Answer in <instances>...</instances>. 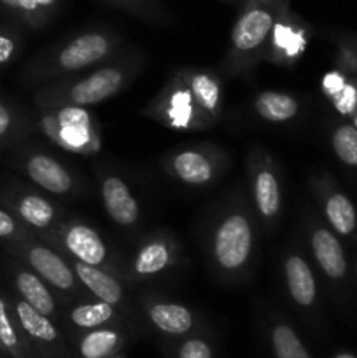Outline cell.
<instances>
[{"label": "cell", "mask_w": 357, "mask_h": 358, "mask_svg": "<svg viewBox=\"0 0 357 358\" xmlns=\"http://www.w3.org/2000/svg\"><path fill=\"white\" fill-rule=\"evenodd\" d=\"M209 261L223 280L247 275L255 252V213L241 199H233L219 210L206 240Z\"/></svg>", "instance_id": "6da1fadb"}, {"label": "cell", "mask_w": 357, "mask_h": 358, "mask_svg": "<svg viewBox=\"0 0 357 358\" xmlns=\"http://www.w3.org/2000/svg\"><path fill=\"white\" fill-rule=\"evenodd\" d=\"M119 45L121 38L108 28L79 31L31 63L27 79L31 83H55L69 79L84 70L94 69L114 59Z\"/></svg>", "instance_id": "7a4b0ae2"}, {"label": "cell", "mask_w": 357, "mask_h": 358, "mask_svg": "<svg viewBox=\"0 0 357 358\" xmlns=\"http://www.w3.org/2000/svg\"><path fill=\"white\" fill-rule=\"evenodd\" d=\"M287 0H247L238 14L230 37L226 72L247 76L265 58L266 45Z\"/></svg>", "instance_id": "3957f363"}, {"label": "cell", "mask_w": 357, "mask_h": 358, "mask_svg": "<svg viewBox=\"0 0 357 358\" xmlns=\"http://www.w3.org/2000/svg\"><path fill=\"white\" fill-rule=\"evenodd\" d=\"M139 66L140 63L135 58H114L86 76L55 80L38 91L35 103H72L80 107L98 105L121 93L135 77Z\"/></svg>", "instance_id": "277c9868"}, {"label": "cell", "mask_w": 357, "mask_h": 358, "mask_svg": "<svg viewBox=\"0 0 357 358\" xmlns=\"http://www.w3.org/2000/svg\"><path fill=\"white\" fill-rule=\"evenodd\" d=\"M37 124L42 135L59 149L80 156L102 150L97 119L86 107L72 103H38Z\"/></svg>", "instance_id": "5b68a950"}, {"label": "cell", "mask_w": 357, "mask_h": 358, "mask_svg": "<svg viewBox=\"0 0 357 358\" xmlns=\"http://www.w3.org/2000/svg\"><path fill=\"white\" fill-rule=\"evenodd\" d=\"M7 247L24 266L37 273L58 294L62 303L63 299L74 301L77 297L88 296V292H84V287L77 280L69 259L59 250L52 248L51 243L30 236Z\"/></svg>", "instance_id": "8992f818"}, {"label": "cell", "mask_w": 357, "mask_h": 358, "mask_svg": "<svg viewBox=\"0 0 357 358\" xmlns=\"http://www.w3.org/2000/svg\"><path fill=\"white\" fill-rule=\"evenodd\" d=\"M48 243H55L58 250L70 261L83 262L94 268L122 275V268L115 262L112 248L100 234L88 222L83 220H62L51 233L42 238Z\"/></svg>", "instance_id": "52a82bcc"}, {"label": "cell", "mask_w": 357, "mask_h": 358, "mask_svg": "<svg viewBox=\"0 0 357 358\" xmlns=\"http://www.w3.org/2000/svg\"><path fill=\"white\" fill-rule=\"evenodd\" d=\"M146 114L160 124L178 131H200L216 124L212 117L200 107L178 72H175L160 94L150 101Z\"/></svg>", "instance_id": "ba28073f"}, {"label": "cell", "mask_w": 357, "mask_h": 358, "mask_svg": "<svg viewBox=\"0 0 357 358\" xmlns=\"http://www.w3.org/2000/svg\"><path fill=\"white\" fill-rule=\"evenodd\" d=\"M140 317V324L146 325L164 346L205 327L192 308L156 294H144Z\"/></svg>", "instance_id": "9c48e42d"}, {"label": "cell", "mask_w": 357, "mask_h": 358, "mask_svg": "<svg viewBox=\"0 0 357 358\" xmlns=\"http://www.w3.org/2000/svg\"><path fill=\"white\" fill-rule=\"evenodd\" d=\"M251 194L255 219L272 231L282 215V182L275 161L265 149L251 154Z\"/></svg>", "instance_id": "30bf717a"}, {"label": "cell", "mask_w": 357, "mask_h": 358, "mask_svg": "<svg viewBox=\"0 0 357 358\" xmlns=\"http://www.w3.org/2000/svg\"><path fill=\"white\" fill-rule=\"evenodd\" d=\"M10 304H13V311L24 338L28 339L38 357L70 358L69 336L58 322L42 315L16 294L10 297Z\"/></svg>", "instance_id": "8fae6325"}, {"label": "cell", "mask_w": 357, "mask_h": 358, "mask_svg": "<svg viewBox=\"0 0 357 358\" xmlns=\"http://www.w3.org/2000/svg\"><path fill=\"white\" fill-rule=\"evenodd\" d=\"M181 262V245L170 233H153L140 241L130 257L125 278L132 283L149 282L175 268Z\"/></svg>", "instance_id": "7c38bea8"}, {"label": "cell", "mask_w": 357, "mask_h": 358, "mask_svg": "<svg viewBox=\"0 0 357 358\" xmlns=\"http://www.w3.org/2000/svg\"><path fill=\"white\" fill-rule=\"evenodd\" d=\"M226 166L223 152L210 145L178 149L164 163V170L188 187H209L219 180Z\"/></svg>", "instance_id": "4fadbf2b"}, {"label": "cell", "mask_w": 357, "mask_h": 358, "mask_svg": "<svg viewBox=\"0 0 357 358\" xmlns=\"http://www.w3.org/2000/svg\"><path fill=\"white\" fill-rule=\"evenodd\" d=\"M308 41H310V31H308L307 23L294 16L287 6L280 13L275 27H273L262 59L273 63V65L290 69L304 55Z\"/></svg>", "instance_id": "5bb4252c"}, {"label": "cell", "mask_w": 357, "mask_h": 358, "mask_svg": "<svg viewBox=\"0 0 357 358\" xmlns=\"http://www.w3.org/2000/svg\"><path fill=\"white\" fill-rule=\"evenodd\" d=\"M115 324H128L139 331V325L130 320L122 311L97 297H77L70 303V306H63L62 327L66 336Z\"/></svg>", "instance_id": "9a60e30c"}, {"label": "cell", "mask_w": 357, "mask_h": 358, "mask_svg": "<svg viewBox=\"0 0 357 358\" xmlns=\"http://www.w3.org/2000/svg\"><path fill=\"white\" fill-rule=\"evenodd\" d=\"M136 338V329L128 324L105 325L86 332L69 336L70 358H108L122 350Z\"/></svg>", "instance_id": "2e32d148"}, {"label": "cell", "mask_w": 357, "mask_h": 358, "mask_svg": "<svg viewBox=\"0 0 357 358\" xmlns=\"http://www.w3.org/2000/svg\"><path fill=\"white\" fill-rule=\"evenodd\" d=\"M70 264H72L74 273H76L77 280H79L80 285L88 292V296L97 297V299L112 304L119 311H122L130 320L140 325V320H136V315L132 310L128 290H126L125 283L121 282L122 276L107 271V269L94 268V266H88L77 261H70Z\"/></svg>", "instance_id": "e0dca14e"}, {"label": "cell", "mask_w": 357, "mask_h": 358, "mask_svg": "<svg viewBox=\"0 0 357 358\" xmlns=\"http://www.w3.org/2000/svg\"><path fill=\"white\" fill-rule=\"evenodd\" d=\"M6 203L10 212L31 231V234H41L46 238L59 222L62 210L46 196L34 191H16L6 196Z\"/></svg>", "instance_id": "ac0fdd59"}, {"label": "cell", "mask_w": 357, "mask_h": 358, "mask_svg": "<svg viewBox=\"0 0 357 358\" xmlns=\"http://www.w3.org/2000/svg\"><path fill=\"white\" fill-rule=\"evenodd\" d=\"M312 257L326 278L332 283H343L349 275V262L340 236L322 222H312L308 229Z\"/></svg>", "instance_id": "d6986e66"}, {"label": "cell", "mask_w": 357, "mask_h": 358, "mask_svg": "<svg viewBox=\"0 0 357 358\" xmlns=\"http://www.w3.org/2000/svg\"><path fill=\"white\" fill-rule=\"evenodd\" d=\"M21 166L27 177L49 194L69 196L76 191L77 180L72 171L51 154L31 150L24 154Z\"/></svg>", "instance_id": "ffe728a7"}, {"label": "cell", "mask_w": 357, "mask_h": 358, "mask_svg": "<svg viewBox=\"0 0 357 358\" xmlns=\"http://www.w3.org/2000/svg\"><path fill=\"white\" fill-rule=\"evenodd\" d=\"M10 280H13L14 294L18 297H21L31 308L62 325V299L37 273L31 271L24 264H13L10 266Z\"/></svg>", "instance_id": "44dd1931"}, {"label": "cell", "mask_w": 357, "mask_h": 358, "mask_svg": "<svg viewBox=\"0 0 357 358\" xmlns=\"http://www.w3.org/2000/svg\"><path fill=\"white\" fill-rule=\"evenodd\" d=\"M284 282L294 306L303 313H312L317 308V280L310 262L301 252L287 250L284 257Z\"/></svg>", "instance_id": "7402d4cb"}, {"label": "cell", "mask_w": 357, "mask_h": 358, "mask_svg": "<svg viewBox=\"0 0 357 358\" xmlns=\"http://www.w3.org/2000/svg\"><path fill=\"white\" fill-rule=\"evenodd\" d=\"M315 194L321 201L328 226L340 238H352L357 233V210L352 199L328 178L314 182Z\"/></svg>", "instance_id": "603a6c76"}, {"label": "cell", "mask_w": 357, "mask_h": 358, "mask_svg": "<svg viewBox=\"0 0 357 358\" xmlns=\"http://www.w3.org/2000/svg\"><path fill=\"white\" fill-rule=\"evenodd\" d=\"M100 198L105 213L122 229H132L140 222V203L133 196L125 178L105 173L100 178Z\"/></svg>", "instance_id": "cb8c5ba5"}, {"label": "cell", "mask_w": 357, "mask_h": 358, "mask_svg": "<svg viewBox=\"0 0 357 358\" xmlns=\"http://www.w3.org/2000/svg\"><path fill=\"white\" fill-rule=\"evenodd\" d=\"M177 72L188 84L200 107L214 122H219L223 117V83L219 77L203 69H181Z\"/></svg>", "instance_id": "d4e9b609"}, {"label": "cell", "mask_w": 357, "mask_h": 358, "mask_svg": "<svg viewBox=\"0 0 357 358\" xmlns=\"http://www.w3.org/2000/svg\"><path fill=\"white\" fill-rule=\"evenodd\" d=\"M266 339L273 358H314L296 329L282 317L270 318Z\"/></svg>", "instance_id": "484cf974"}, {"label": "cell", "mask_w": 357, "mask_h": 358, "mask_svg": "<svg viewBox=\"0 0 357 358\" xmlns=\"http://www.w3.org/2000/svg\"><path fill=\"white\" fill-rule=\"evenodd\" d=\"M254 112L259 119L270 122V124H284L289 122L300 114V101L289 93L284 91L266 90L255 94Z\"/></svg>", "instance_id": "4316f807"}, {"label": "cell", "mask_w": 357, "mask_h": 358, "mask_svg": "<svg viewBox=\"0 0 357 358\" xmlns=\"http://www.w3.org/2000/svg\"><path fill=\"white\" fill-rule=\"evenodd\" d=\"M0 343L10 358H41L24 338L10 299L0 292Z\"/></svg>", "instance_id": "83f0119b"}, {"label": "cell", "mask_w": 357, "mask_h": 358, "mask_svg": "<svg viewBox=\"0 0 357 358\" xmlns=\"http://www.w3.org/2000/svg\"><path fill=\"white\" fill-rule=\"evenodd\" d=\"M163 350L167 358H217L216 341L205 327L170 343Z\"/></svg>", "instance_id": "f1b7e54d"}, {"label": "cell", "mask_w": 357, "mask_h": 358, "mask_svg": "<svg viewBox=\"0 0 357 358\" xmlns=\"http://www.w3.org/2000/svg\"><path fill=\"white\" fill-rule=\"evenodd\" d=\"M331 147L345 166L357 168V128L352 122H340L332 128Z\"/></svg>", "instance_id": "f546056e"}, {"label": "cell", "mask_w": 357, "mask_h": 358, "mask_svg": "<svg viewBox=\"0 0 357 358\" xmlns=\"http://www.w3.org/2000/svg\"><path fill=\"white\" fill-rule=\"evenodd\" d=\"M0 7L14 20L34 30L46 27L51 20V16L35 0H0Z\"/></svg>", "instance_id": "4dcf8cb0"}, {"label": "cell", "mask_w": 357, "mask_h": 358, "mask_svg": "<svg viewBox=\"0 0 357 358\" xmlns=\"http://www.w3.org/2000/svg\"><path fill=\"white\" fill-rule=\"evenodd\" d=\"M111 6L119 7V9L132 13L135 16L144 17L147 21H164V13L161 7L158 6L156 0H105Z\"/></svg>", "instance_id": "1f68e13d"}, {"label": "cell", "mask_w": 357, "mask_h": 358, "mask_svg": "<svg viewBox=\"0 0 357 358\" xmlns=\"http://www.w3.org/2000/svg\"><path fill=\"white\" fill-rule=\"evenodd\" d=\"M30 236H34L31 231L10 210L0 208V240L10 245Z\"/></svg>", "instance_id": "d6a6232c"}, {"label": "cell", "mask_w": 357, "mask_h": 358, "mask_svg": "<svg viewBox=\"0 0 357 358\" xmlns=\"http://www.w3.org/2000/svg\"><path fill=\"white\" fill-rule=\"evenodd\" d=\"M21 124L23 122H21L20 112L9 101L0 98V149L18 135Z\"/></svg>", "instance_id": "836d02e7"}, {"label": "cell", "mask_w": 357, "mask_h": 358, "mask_svg": "<svg viewBox=\"0 0 357 358\" xmlns=\"http://www.w3.org/2000/svg\"><path fill=\"white\" fill-rule=\"evenodd\" d=\"M332 107L336 108L340 115L343 117H352L357 112V83L352 76L349 73V79L343 84L342 90L329 100Z\"/></svg>", "instance_id": "e575fe53"}, {"label": "cell", "mask_w": 357, "mask_h": 358, "mask_svg": "<svg viewBox=\"0 0 357 358\" xmlns=\"http://www.w3.org/2000/svg\"><path fill=\"white\" fill-rule=\"evenodd\" d=\"M21 49V38L10 28L0 27V69L14 62Z\"/></svg>", "instance_id": "d590c367"}, {"label": "cell", "mask_w": 357, "mask_h": 358, "mask_svg": "<svg viewBox=\"0 0 357 358\" xmlns=\"http://www.w3.org/2000/svg\"><path fill=\"white\" fill-rule=\"evenodd\" d=\"M338 45H340V69L345 70L346 73H350L357 83V52L340 41H338Z\"/></svg>", "instance_id": "8d00e7d4"}, {"label": "cell", "mask_w": 357, "mask_h": 358, "mask_svg": "<svg viewBox=\"0 0 357 358\" xmlns=\"http://www.w3.org/2000/svg\"><path fill=\"white\" fill-rule=\"evenodd\" d=\"M35 2H37L38 6H41L42 9H44L46 13H48L49 16L52 17V13H55V10L58 9V2H59V0H35Z\"/></svg>", "instance_id": "74e56055"}, {"label": "cell", "mask_w": 357, "mask_h": 358, "mask_svg": "<svg viewBox=\"0 0 357 358\" xmlns=\"http://www.w3.org/2000/svg\"><path fill=\"white\" fill-rule=\"evenodd\" d=\"M338 41L343 42V44H346L350 49H354V51L357 52V37H356V35H349V37H342V38H338Z\"/></svg>", "instance_id": "f35d334b"}, {"label": "cell", "mask_w": 357, "mask_h": 358, "mask_svg": "<svg viewBox=\"0 0 357 358\" xmlns=\"http://www.w3.org/2000/svg\"><path fill=\"white\" fill-rule=\"evenodd\" d=\"M332 358H357V357L354 355V353H349V352H340V353H336Z\"/></svg>", "instance_id": "ab89813d"}, {"label": "cell", "mask_w": 357, "mask_h": 358, "mask_svg": "<svg viewBox=\"0 0 357 358\" xmlns=\"http://www.w3.org/2000/svg\"><path fill=\"white\" fill-rule=\"evenodd\" d=\"M352 124L356 126V128H357V112H356V114L352 115Z\"/></svg>", "instance_id": "60d3db41"}, {"label": "cell", "mask_w": 357, "mask_h": 358, "mask_svg": "<svg viewBox=\"0 0 357 358\" xmlns=\"http://www.w3.org/2000/svg\"><path fill=\"white\" fill-rule=\"evenodd\" d=\"M108 358H126V357H122V353H118V355H114V357H108Z\"/></svg>", "instance_id": "b9f144b4"}, {"label": "cell", "mask_w": 357, "mask_h": 358, "mask_svg": "<svg viewBox=\"0 0 357 358\" xmlns=\"http://www.w3.org/2000/svg\"><path fill=\"white\" fill-rule=\"evenodd\" d=\"M0 352L6 353V355H7V352H6V348H4V346H2V343H0Z\"/></svg>", "instance_id": "7bdbcfd3"}, {"label": "cell", "mask_w": 357, "mask_h": 358, "mask_svg": "<svg viewBox=\"0 0 357 358\" xmlns=\"http://www.w3.org/2000/svg\"><path fill=\"white\" fill-rule=\"evenodd\" d=\"M356 278H357V262H356Z\"/></svg>", "instance_id": "ee69618b"}]
</instances>
